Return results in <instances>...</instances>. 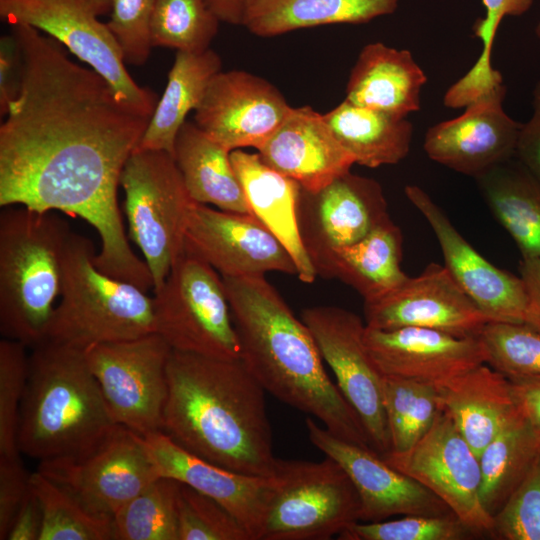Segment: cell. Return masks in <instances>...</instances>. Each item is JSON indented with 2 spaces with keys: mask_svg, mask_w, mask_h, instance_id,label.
<instances>
[{
  "mask_svg": "<svg viewBox=\"0 0 540 540\" xmlns=\"http://www.w3.org/2000/svg\"><path fill=\"white\" fill-rule=\"evenodd\" d=\"M10 32L22 80L0 125V206L111 222L123 167L152 114L122 100L54 38L21 23Z\"/></svg>",
  "mask_w": 540,
  "mask_h": 540,
  "instance_id": "cell-1",
  "label": "cell"
},
{
  "mask_svg": "<svg viewBox=\"0 0 540 540\" xmlns=\"http://www.w3.org/2000/svg\"><path fill=\"white\" fill-rule=\"evenodd\" d=\"M162 431L185 450L235 472L277 476L265 390L241 359L171 350Z\"/></svg>",
  "mask_w": 540,
  "mask_h": 540,
  "instance_id": "cell-2",
  "label": "cell"
},
{
  "mask_svg": "<svg viewBox=\"0 0 540 540\" xmlns=\"http://www.w3.org/2000/svg\"><path fill=\"white\" fill-rule=\"evenodd\" d=\"M241 360L265 391L317 418L341 439L372 448L355 410L329 378L315 339L264 276H222Z\"/></svg>",
  "mask_w": 540,
  "mask_h": 540,
  "instance_id": "cell-3",
  "label": "cell"
},
{
  "mask_svg": "<svg viewBox=\"0 0 540 540\" xmlns=\"http://www.w3.org/2000/svg\"><path fill=\"white\" fill-rule=\"evenodd\" d=\"M31 349L19 416L20 453L40 462L89 451L119 424L84 351L48 342Z\"/></svg>",
  "mask_w": 540,
  "mask_h": 540,
  "instance_id": "cell-4",
  "label": "cell"
},
{
  "mask_svg": "<svg viewBox=\"0 0 540 540\" xmlns=\"http://www.w3.org/2000/svg\"><path fill=\"white\" fill-rule=\"evenodd\" d=\"M0 214V332L33 348L46 339L61 295L63 256L72 233L56 212L20 205Z\"/></svg>",
  "mask_w": 540,
  "mask_h": 540,
  "instance_id": "cell-5",
  "label": "cell"
},
{
  "mask_svg": "<svg viewBox=\"0 0 540 540\" xmlns=\"http://www.w3.org/2000/svg\"><path fill=\"white\" fill-rule=\"evenodd\" d=\"M95 255L90 239L71 233L63 256L60 302L44 342L84 351L155 332L154 298L99 270Z\"/></svg>",
  "mask_w": 540,
  "mask_h": 540,
  "instance_id": "cell-6",
  "label": "cell"
},
{
  "mask_svg": "<svg viewBox=\"0 0 540 540\" xmlns=\"http://www.w3.org/2000/svg\"><path fill=\"white\" fill-rule=\"evenodd\" d=\"M120 185L130 237L144 256L156 292L185 251V231L195 201L173 155L166 151L134 150L123 167Z\"/></svg>",
  "mask_w": 540,
  "mask_h": 540,
  "instance_id": "cell-7",
  "label": "cell"
},
{
  "mask_svg": "<svg viewBox=\"0 0 540 540\" xmlns=\"http://www.w3.org/2000/svg\"><path fill=\"white\" fill-rule=\"evenodd\" d=\"M153 298L155 333L172 350L241 358L222 276L208 263L184 251Z\"/></svg>",
  "mask_w": 540,
  "mask_h": 540,
  "instance_id": "cell-8",
  "label": "cell"
},
{
  "mask_svg": "<svg viewBox=\"0 0 540 540\" xmlns=\"http://www.w3.org/2000/svg\"><path fill=\"white\" fill-rule=\"evenodd\" d=\"M277 476L259 540H327L360 521L356 488L332 458L279 459Z\"/></svg>",
  "mask_w": 540,
  "mask_h": 540,
  "instance_id": "cell-9",
  "label": "cell"
},
{
  "mask_svg": "<svg viewBox=\"0 0 540 540\" xmlns=\"http://www.w3.org/2000/svg\"><path fill=\"white\" fill-rule=\"evenodd\" d=\"M111 8L112 0H0L4 21L30 25L54 38L100 74L122 100L153 114L157 95L135 82L117 40L99 20Z\"/></svg>",
  "mask_w": 540,
  "mask_h": 540,
  "instance_id": "cell-10",
  "label": "cell"
},
{
  "mask_svg": "<svg viewBox=\"0 0 540 540\" xmlns=\"http://www.w3.org/2000/svg\"><path fill=\"white\" fill-rule=\"evenodd\" d=\"M171 347L157 333L84 350L114 421L144 436L162 431Z\"/></svg>",
  "mask_w": 540,
  "mask_h": 540,
  "instance_id": "cell-11",
  "label": "cell"
},
{
  "mask_svg": "<svg viewBox=\"0 0 540 540\" xmlns=\"http://www.w3.org/2000/svg\"><path fill=\"white\" fill-rule=\"evenodd\" d=\"M37 470L68 490L90 512L111 518L160 477L142 436L122 425L89 451L40 461Z\"/></svg>",
  "mask_w": 540,
  "mask_h": 540,
  "instance_id": "cell-12",
  "label": "cell"
},
{
  "mask_svg": "<svg viewBox=\"0 0 540 540\" xmlns=\"http://www.w3.org/2000/svg\"><path fill=\"white\" fill-rule=\"evenodd\" d=\"M443 501L472 532L492 533L493 516L481 501L479 456L442 410L428 432L409 450L382 456Z\"/></svg>",
  "mask_w": 540,
  "mask_h": 540,
  "instance_id": "cell-13",
  "label": "cell"
},
{
  "mask_svg": "<svg viewBox=\"0 0 540 540\" xmlns=\"http://www.w3.org/2000/svg\"><path fill=\"white\" fill-rule=\"evenodd\" d=\"M323 360L335 374L339 390L358 414L371 446L381 456L390 451L382 397V375L364 343L366 324L355 313L335 306L302 311Z\"/></svg>",
  "mask_w": 540,
  "mask_h": 540,
  "instance_id": "cell-14",
  "label": "cell"
},
{
  "mask_svg": "<svg viewBox=\"0 0 540 540\" xmlns=\"http://www.w3.org/2000/svg\"><path fill=\"white\" fill-rule=\"evenodd\" d=\"M185 251L199 257L221 276L296 274L288 250L252 213L216 210L194 202L185 231Z\"/></svg>",
  "mask_w": 540,
  "mask_h": 540,
  "instance_id": "cell-15",
  "label": "cell"
},
{
  "mask_svg": "<svg viewBox=\"0 0 540 540\" xmlns=\"http://www.w3.org/2000/svg\"><path fill=\"white\" fill-rule=\"evenodd\" d=\"M291 107L267 80L242 70L220 71L194 110V123L228 151L259 150Z\"/></svg>",
  "mask_w": 540,
  "mask_h": 540,
  "instance_id": "cell-16",
  "label": "cell"
},
{
  "mask_svg": "<svg viewBox=\"0 0 540 540\" xmlns=\"http://www.w3.org/2000/svg\"><path fill=\"white\" fill-rule=\"evenodd\" d=\"M365 324L375 329H434L478 337L489 319L466 295L444 265L430 263L383 296L364 301Z\"/></svg>",
  "mask_w": 540,
  "mask_h": 540,
  "instance_id": "cell-17",
  "label": "cell"
},
{
  "mask_svg": "<svg viewBox=\"0 0 540 540\" xmlns=\"http://www.w3.org/2000/svg\"><path fill=\"white\" fill-rule=\"evenodd\" d=\"M311 443L347 473L359 495L360 521L395 515H448V506L415 479L395 469L371 448L339 438L311 417L305 420Z\"/></svg>",
  "mask_w": 540,
  "mask_h": 540,
  "instance_id": "cell-18",
  "label": "cell"
},
{
  "mask_svg": "<svg viewBox=\"0 0 540 540\" xmlns=\"http://www.w3.org/2000/svg\"><path fill=\"white\" fill-rule=\"evenodd\" d=\"M404 192L434 232L444 266L489 321L525 323L529 297L521 276L498 268L475 250L422 188L407 185Z\"/></svg>",
  "mask_w": 540,
  "mask_h": 540,
  "instance_id": "cell-19",
  "label": "cell"
},
{
  "mask_svg": "<svg viewBox=\"0 0 540 540\" xmlns=\"http://www.w3.org/2000/svg\"><path fill=\"white\" fill-rule=\"evenodd\" d=\"M505 95L503 82L465 106L460 116L430 127L423 143L427 156L474 178L515 157L522 123L505 112Z\"/></svg>",
  "mask_w": 540,
  "mask_h": 540,
  "instance_id": "cell-20",
  "label": "cell"
},
{
  "mask_svg": "<svg viewBox=\"0 0 540 540\" xmlns=\"http://www.w3.org/2000/svg\"><path fill=\"white\" fill-rule=\"evenodd\" d=\"M390 219L381 185L350 171L316 192L301 188L299 228L314 264L329 251L350 246Z\"/></svg>",
  "mask_w": 540,
  "mask_h": 540,
  "instance_id": "cell-21",
  "label": "cell"
},
{
  "mask_svg": "<svg viewBox=\"0 0 540 540\" xmlns=\"http://www.w3.org/2000/svg\"><path fill=\"white\" fill-rule=\"evenodd\" d=\"M142 438L160 476L212 498L241 523L251 540L260 539L268 505L279 485L278 476L248 475L224 468L185 450L163 431Z\"/></svg>",
  "mask_w": 540,
  "mask_h": 540,
  "instance_id": "cell-22",
  "label": "cell"
},
{
  "mask_svg": "<svg viewBox=\"0 0 540 540\" xmlns=\"http://www.w3.org/2000/svg\"><path fill=\"white\" fill-rule=\"evenodd\" d=\"M364 343L381 375L435 387L487 361L479 337H459L428 328L383 330L366 326Z\"/></svg>",
  "mask_w": 540,
  "mask_h": 540,
  "instance_id": "cell-23",
  "label": "cell"
},
{
  "mask_svg": "<svg viewBox=\"0 0 540 540\" xmlns=\"http://www.w3.org/2000/svg\"><path fill=\"white\" fill-rule=\"evenodd\" d=\"M257 153L266 165L296 181L307 192L322 189L355 164L323 114L310 106L292 108Z\"/></svg>",
  "mask_w": 540,
  "mask_h": 540,
  "instance_id": "cell-24",
  "label": "cell"
},
{
  "mask_svg": "<svg viewBox=\"0 0 540 540\" xmlns=\"http://www.w3.org/2000/svg\"><path fill=\"white\" fill-rule=\"evenodd\" d=\"M231 160L251 213L288 250L298 278L304 283H312L317 273L303 243L298 220L301 186L266 165L258 153L234 150Z\"/></svg>",
  "mask_w": 540,
  "mask_h": 540,
  "instance_id": "cell-25",
  "label": "cell"
},
{
  "mask_svg": "<svg viewBox=\"0 0 540 540\" xmlns=\"http://www.w3.org/2000/svg\"><path fill=\"white\" fill-rule=\"evenodd\" d=\"M436 390L440 410L478 456L518 412L509 378L487 363L445 381Z\"/></svg>",
  "mask_w": 540,
  "mask_h": 540,
  "instance_id": "cell-26",
  "label": "cell"
},
{
  "mask_svg": "<svg viewBox=\"0 0 540 540\" xmlns=\"http://www.w3.org/2000/svg\"><path fill=\"white\" fill-rule=\"evenodd\" d=\"M426 82L425 72L409 50L369 43L350 72L345 99L406 118L420 109V92Z\"/></svg>",
  "mask_w": 540,
  "mask_h": 540,
  "instance_id": "cell-27",
  "label": "cell"
},
{
  "mask_svg": "<svg viewBox=\"0 0 540 540\" xmlns=\"http://www.w3.org/2000/svg\"><path fill=\"white\" fill-rule=\"evenodd\" d=\"M403 237L390 219L360 241L329 251L314 264L317 275L338 278L364 301L388 293L408 276L401 268Z\"/></svg>",
  "mask_w": 540,
  "mask_h": 540,
  "instance_id": "cell-28",
  "label": "cell"
},
{
  "mask_svg": "<svg viewBox=\"0 0 540 540\" xmlns=\"http://www.w3.org/2000/svg\"><path fill=\"white\" fill-rule=\"evenodd\" d=\"M174 159L193 201L220 210L251 213L231 160V152L185 121L174 146Z\"/></svg>",
  "mask_w": 540,
  "mask_h": 540,
  "instance_id": "cell-29",
  "label": "cell"
},
{
  "mask_svg": "<svg viewBox=\"0 0 540 540\" xmlns=\"http://www.w3.org/2000/svg\"><path fill=\"white\" fill-rule=\"evenodd\" d=\"M475 179L522 258H540V182L514 157Z\"/></svg>",
  "mask_w": 540,
  "mask_h": 540,
  "instance_id": "cell-30",
  "label": "cell"
},
{
  "mask_svg": "<svg viewBox=\"0 0 540 540\" xmlns=\"http://www.w3.org/2000/svg\"><path fill=\"white\" fill-rule=\"evenodd\" d=\"M398 0H247L242 24L272 37L326 24H361L392 14Z\"/></svg>",
  "mask_w": 540,
  "mask_h": 540,
  "instance_id": "cell-31",
  "label": "cell"
},
{
  "mask_svg": "<svg viewBox=\"0 0 540 540\" xmlns=\"http://www.w3.org/2000/svg\"><path fill=\"white\" fill-rule=\"evenodd\" d=\"M221 67L220 56L210 48L202 53L177 51L166 88L136 149L166 151L174 157L175 140L186 116L197 108Z\"/></svg>",
  "mask_w": 540,
  "mask_h": 540,
  "instance_id": "cell-32",
  "label": "cell"
},
{
  "mask_svg": "<svg viewBox=\"0 0 540 540\" xmlns=\"http://www.w3.org/2000/svg\"><path fill=\"white\" fill-rule=\"evenodd\" d=\"M323 116L338 142L359 165L377 168L397 164L410 151L413 125L407 118L346 99Z\"/></svg>",
  "mask_w": 540,
  "mask_h": 540,
  "instance_id": "cell-33",
  "label": "cell"
},
{
  "mask_svg": "<svg viewBox=\"0 0 540 540\" xmlns=\"http://www.w3.org/2000/svg\"><path fill=\"white\" fill-rule=\"evenodd\" d=\"M540 456V431L518 412L479 454L481 501L494 515L520 485Z\"/></svg>",
  "mask_w": 540,
  "mask_h": 540,
  "instance_id": "cell-34",
  "label": "cell"
},
{
  "mask_svg": "<svg viewBox=\"0 0 540 540\" xmlns=\"http://www.w3.org/2000/svg\"><path fill=\"white\" fill-rule=\"evenodd\" d=\"M381 386L390 436L389 452H405L428 432L440 412L436 387L383 375Z\"/></svg>",
  "mask_w": 540,
  "mask_h": 540,
  "instance_id": "cell-35",
  "label": "cell"
},
{
  "mask_svg": "<svg viewBox=\"0 0 540 540\" xmlns=\"http://www.w3.org/2000/svg\"><path fill=\"white\" fill-rule=\"evenodd\" d=\"M180 482L160 476L112 517V540H178Z\"/></svg>",
  "mask_w": 540,
  "mask_h": 540,
  "instance_id": "cell-36",
  "label": "cell"
},
{
  "mask_svg": "<svg viewBox=\"0 0 540 540\" xmlns=\"http://www.w3.org/2000/svg\"><path fill=\"white\" fill-rule=\"evenodd\" d=\"M43 525L39 540H112V518L90 512L73 494L41 473L30 477Z\"/></svg>",
  "mask_w": 540,
  "mask_h": 540,
  "instance_id": "cell-37",
  "label": "cell"
},
{
  "mask_svg": "<svg viewBox=\"0 0 540 540\" xmlns=\"http://www.w3.org/2000/svg\"><path fill=\"white\" fill-rule=\"evenodd\" d=\"M482 2L486 15L473 25L474 36L482 43L481 53L468 72L446 91L443 103L451 109L464 108L504 82L502 74L491 64V53L498 27L506 16H520L526 13L534 0H482Z\"/></svg>",
  "mask_w": 540,
  "mask_h": 540,
  "instance_id": "cell-38",
  "label": "cell"
},
{
  "mask_svg": "<svg viewBox=\"0 0 540 540\" xmlns=\"http://www.w3.org/2000/svg\"><path fill=\"white\" fill-rule=\"evenodd\" d=\"M219 22L205 0H157L151 20L152 46L202 53L209 49Z\"/></svg>",
  "mask_w": 540,
  "mask_h": 540,
  "instance_id": "cell-39",
  "label": "cell"
},
{
  "mask_svg": "<svg viewBox=\"0 0 540 540\" xmlns=\"http://www.w3.org/2000/svg\"><path fill=\"white\" fill-rule=\"evenodd\" d=\"M487 361L508 378L540 375V333L525 323L487 322L478 336Z\"/></svg>",
  "mask_w": 540,
  "mask_h": 540,
  "instance_id": "cell-40",
  "label": "cell"
},
{
  "mask_svg": "<svg viewBox=\"0 0 540 540\" xmlns=\"http://www.w3.org/2000/svg\"><path fill=\"white\" fill-rule=\"evenodd\" d=\"M178 540H251L241 523L212 498L180 482Z\"/></svg>",
  "mask_w": 540,
  "mask_h": 540,
  "instance_id": "cell-41",
  "label": "cell"
},
{
  "mask_svg": "<svg viewBox=\"0 0 540 540\" xmlns=\"http://www.w3.org/2000/svg\"><path fill=\"white\" fill-rule=\"evenodd\" d=\"M472 532L454 515H403L395 520L358 521L339 535L341 540H460Z\"/></svg>",
  "mask_w": 540,
  "mask_h": 540,
  "instance_id": "cell-42",
  "label": "cell"
},
{
  "mask_svg": "<svg viewBox=\"0 0 540 540\" xmlns=\"http://www.w3.org/2000/svg\"><path fill=\"white\" fill-rule=\"evenodd\" d=\"M28 347L3 338L0 341V455L21 454L18 426L29 366Z\"/></svg>",
  "mask_w": 540,
  "mask_h": 540,
  "instance_id": "cell-43",
  "label": "cell"
},
{
  "mask_svg": "<svg viewBox=\"0 0 540 540\" xmlns=\"http://www.w3.org/2000/svg\"><path fill=\"white\" fill-rule=\"evenodd\" d=\"M493 520L498 539L540 540V456Z\"/></svg>",
  "mask_w": 540,
  "mask_h": 540,
  "instance_id": "cell-44",
  "label": "cell"
},
{
  "mask_svg": "<svg viewBox=\"0 0 540 540\" xmlns=\"http://www.w3.org/2000/svg\"><path fill=\"white\" fill-rule=\"evenodd\" d=\"M157 0H112L109 29L126 64L141 66L149 58L151 20Z\"/></svg>",
  "mask_w": 540,
  "mask_h": 540,
  "instance_id": "cell-45",
  "label": "cell"
},
{
  "mask_svg": "<svg viewBox=\"0 0 540 540\" xmlns=\"http://www.w3.org/2000/svg\"><path fill=\"white\" fill-rule=\"evenodd\" d=\"M20 455H0V540H6L12 520L30 490L31 473Z\"/></svg>",
  "mask_w": 540,
  "mask_h": 540,
  "instance_id": "cell-46",
  "label": "cell"
},
{
  "mask_svg": "<svg viewBox=\"0 0 540 540\" xmlns=\"http://www.w3.org/2000/svg\"><path fill=\"white\" fill-rule=\"evenodd\" d=\"M22 80V58L19 45L10 32L0 38V115L8 113L17 98Z\"/></svg>",
  "mask_w": 540,
  "mask_h": 540,
  "instance_id": "cell-47",
  "label": "cell"
},
{
  "mask_svg": "<svg viewBox=\"0 0 540 540\" xmlns=\"http://www.w3.org/2000/svg\"><path fill=\"white\" fill-rule=\"evenodd\" d=\"M515 157L540 182V81L533 90V113L518 135Z\"/></svg>",
  "mask_w": 540,
  "mask_h": 540,
  "instance_id": "cell-48",
  "label": "cell"
},
{
  "mask_svg": "<svg viewBox=\"0 0 540 540\" xmlns=\"http://www.w3.org/2000/svg\"><path fill=\"white\" fill-rule=\"evenodd\" d=\"M43 525L41 503L31 488L15 514L6 540H39Z\"/></svg>",
  "mask_w": 540,
  "mask_h": 540,
  "instance_id": "cell-49",
  "label": "cell"
},
{
  "mask_svg": "<svg viewBox=\"0 0 540 540\" xmlns=\"http://www.w3.org/2000/svg\"><path fill=\"white\" fill-rule=\"evenodd\" d=\"M517 407L540 431V375L509 378Z\"/></svg>",
  "mask_w": 540,
  "mask_h": 540,
  "instance_id": "cell-50",
  "label": "cell"
},
{
  "mask_svg": "<svg viewBox=\"0 0 540 540\" xmlns=\"http://www.w3.org/2000/svg\"><path fill=\"white\" fill-rule=\"evenodd\" d=\"M519 273L529 297L525 324L540 333V258H522Z\"/></svg>",
  "mask_w": 540,
  "mask_h": 540,
  "instance_id": "cell-51",
  "label": "cell"
},
{
  "mask_svg": "<svg viewBox=\"0 0 540 540\" xmlns=\"http://www.w3.org/2000/svg\"><path fill=\"white\" fill-rule=\"evenodd\" d=\"M220 22L241 25L247 0H205Z\"/></svg>",
  "mask_w": 540,
  "mask_h": 540,
  "instance_id": "cell-52",
  "label": "cell"
},
{
  "mask_svg": "<svg viewBox=\"0 0 540 540\" xmlns=\"http://www.w3.org/2000/svg\"><path fill=\"white\" fill-rule=\"evenodd\" d=\"M535 32H536V35L537 37L540 39V18H539V21L535 27Z\"/></svg>",
  "mask_w": 540,
  "mask_h": 540,
  "instance_id": "cell-53",
  "label": "cell"
}]
</instances>
